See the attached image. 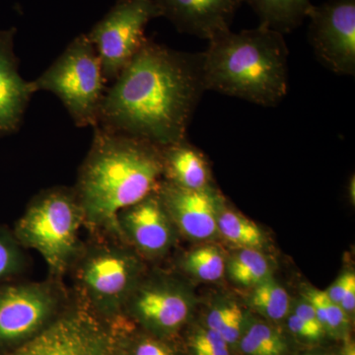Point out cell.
<instances>
[{
	"instance_id": "obj_11",
	"label": "cell",
	"mask_w": 355,
	"mask_h": 355,
	"mask_svg": "<svg viewBox=\"0 0 355 355\" xmlns=\"http://www.w3.org/2000/svg\"><path fill=\"white\" fill-rule=\"evenodd\" d=\"M193 305V296L179 282L158 279L140 280L125 310L151 330L171 333L188 320Z\"/></svg>"
},
{
	"instance_id": "obj_30",
	"label": "cell",
	"mask_w": 355,
	"mask_h": 355,
	"mask_svg": "<svg viewBox=\"0 0 355 355\" xmlns=\"http://www.w3.org/2000/svg\"><path fill=\"white\" fill-rule=\"evenodd\" d=\"M288 327L292 333L300 336V338H306V340H315L323 336L313 330L310 326H308L304 321H302L295 314L291 315V317L289 318Z\"/></svg>"
},
{
	"instance_id": "obj_27",
	"label": "cell",
	"mask_w": 355,
	"mask_h": 355,
	"mask_svg": "<svg viewBox=\"0 0 355 355\" xmlns=\"http://www.w3.org/2000/svg\"><path fill=\"white\" fill-rule=\"evenodd\" d=\"M243 322H244V316H243L241 308L238 307L228 320L227 323L224 324L223 328L218 331L219 335L228 345L237 342L241 334Z\"/></svg>"
},
{
	"instance_id": "obj_20",
	"label": "cell",
	"mask_w": 355,
	"mask_h": 355,
	"mask_svg": "<svg viewBox=\"0 0 355 355\" xmlns=\"http://www.w3.org/2000/svg\"><path fill=\"white\" fill-rule=\"evenodd\" d=\"M289 296L286 289L270 277L254 287L251 304L261 315L275 321L284 319L289 310Z\"/></svg>"
},
{
	"instance_id": "obj_21",
	"label": "cell",
	"mask_w": 355,
	"mask_h": 355,
	"mask_svg": "<svg viewBox=\"0 0 355 355\" xmlns=\"http://www.w3.org/2000/svg\"><path fill=\"white\" fill-rule=\"evenodd\" d=\"M184 270L205 282L220 279L225 270V260L220 250L205 246L193 250L183 260Z\"/></svg>"
},
{
	"instance_id": "obj_28",
	"label": "cell",
	"mask_w": 355,
	"mask_h": 355,
	"mask_svg": "<svg viewBox=\"0 0 355 355\" xmlns=\"http://www.w3.org/2000/svg\"><path fill=\"white\" fill-rule=\"evenodd\" d=\"M130 355H173L167 345L154 338H144L135 343Z\"/></svg>"
},
{
	"instance_id": "obj_29",
	"label": "cell",
	"mask_w": 355,
	"mask_h": 355,
	"mask_svg": "<svg viewBox=\"0 0 355 355\" xmlns=\"http://www.w3.org/2000/svg\"><path fill=\"white\" fill-rule=\"evenodd\" d=\"M294 314L298 318H300L302 321H304L308 326H310L313 330L318 331V333L323 335L324 329L322 324L320 323L319 319H318L316 312H315L314 308L311 305V303L308 302L307 300L301 301L300 303L295 308V312Z\"/></svg>"
},
{
	"instance_id": "obj_14",
	"label": "cell",
	"mask_w": 355,
	"mask_h": 355,
	"mask_svg": "<svg viewBox=\"0 0 355 355\" xmlns=\"http://www.w3.org/2000/svg\"><path fill=\"white\" fill-rule=\"evenodd\" d=\"M160 17L178 31L202 40L230 31L235 14L244 0H155Z\"/></svg>"
},
{
	"instance_id": "obj_26",
	"label": "cell",
	"mask_w": 355,
	"mask_h": 355,
	"mask_svg": "<svg viewBox=\"0 0 355 355\" xmlns=\"http://www.w3.org/2000/svg\"><path fill=\"white\" fill-rule=\"evenodd\" d=\"M238 307L239 306L236 303L229 302L214 308L207 316V328L218 333L223 328L224 324L227 323L228 320L230 319Z\"/></svg>"
},
{
	"instance_id": "obj_15",
	"label": "cell",
	"mask_w": 355,
	"mask_h": 355,
	"mask_svg": "<svg viewBox=\"0 0 355 355\" xmlns=\"http://www.w3.org/2000/svg\"><path fill=\"white\" fill-rule=\"evenodd\" d=\"M15 28L0 30V137L19 130L32 96L37 93L32 81L19 73L14 53Z\"/></svg>"
},
{
	"instance_id": "obj_18",
	"label": "cell",
	"mask_w": 355,
	"mask_h": 355,
	"mask_svg": "<svg viewBox=\"0 0 355 355\" xmlns=\"http://www.w3.org/2000/svg\"><path fill=\"white\" fill-rule=\"evenodd\" d=\"M218 233L241 249L259 250L265 243V236L259 226L242 214L227 209L225 202L218 216Z\"/></svg>"
},
{
	"instance_id": "obj_24",
	"label": "cell",
	"mask_w": 355,
	"mask_h": 355,
	"mask_svg": "<svg viewBox=\"0 0 355 355\" xmlns=\"http://www.w3.org/2000/svg\"><path fill=\"white\" fill-rule=\"evenodd\" d=\"M191 345L195 355H229L227 343L217 331L209 328L198 331Z\"/></svg>"
},
{
	"instance_id": "obj_22",
	"label": "cell",
	"mask_w": 355,
	"mask_h": 355,
	"mask_svg": "<svg viewBox=\"0 0 355 355\" xmlns=\"http://www.w3.org/2000/svg\"><path fill=\"white\" fill-rule=\"evenodd\" d=\"M241 349L248 355H282L286 345L277 331L263 323H254L243 336Z\"/></svg>"
},
{
	"instance_id": "obj_8",
	"label": "cell",
	"mask_w": 355,
	"mask_h": 355,
	"mask_svg": "<svg viewBox=\"0 0 355 355\" xmlns=\"http://www.w3.org/2000/svg\"><path fill=\"white\" fill-rule=\"evenodd\" d=\"M8 355H119L118 338L89 308H76Z\"/></svg>"
},
{
	"instance_id": "obj_5",
	"label": "cell",
	"mask_w": 355,
	"mask_h": 355,
	"mask_svg": "<svg viewBox=\"0 0 355 355\" xmlns=\"http://www.w3.org/2000/svg\"><path fill=\"white\" fill-rule=\"evenodd\" d=\"M35 91L57 96L76 127H97L107 91L101 60L86 34L67 44L53 64L32 81Z\"/></svg>"
},
{
	"instance_id": "obj_31",
	"label": "cell",
	"mask_w": 355,
	"mask_h": 355,
	"mask_svg": "<svg viewBox=\"0 0 355 355\" xmlns=\"http://www.w3.org/2000/svg\"><path fill=\"white\" fill-rule=\"evenodd\" d=\"M354 275V272L343 273V275H340V277L329 287L328 291H324L326 292L327 296H328L333 302H335L336 304L340 305L343 292H345L347 284H349L350 279H352Z\"/></svg>"
},
{
	"instance_id": "obj_19",
	"label": "cell",
	"mask_w": 355,
	"mask_h": 355,
	"mask_svg": "<svg viewBox=\"0 0 355 355\" xmlns=\"http://www.w3.org/2000/svg\"><path fill=\"white\" fill-rule=\"evenodd\" d=\"M228 272L236 284L254 287L270 279L266 257L256 249H240L229 261Z\"/></svg>"
},
{
	"instance_id": "obj_9",
	"label": "cell",
	"mask_w": 355,
	"mask_h": 355,
	"mask_svg": "<svg viewBox=\"0 0 355 355\" xmlns=\"http://www.w3.org/2000/svg\"><path fill=\"white\" fill-rule=\"evenodd\" d=\"M308 38L320 64L338 76L355 74V0L310 7Z\"/></svg>"
},
{
	"instance_id": "obj_6",
	"label": "cell",
	"mask_w": 355,
	"mask_h": 355,
	"mask_svg": "<svg viewBox=\"0 0 355 355\" xmlns=\"http://www.w3.org/2000/svg\"><path fill=\"white\" fill-rule=\"evenodd\" d=\"M142 266L137 254L125 248L103 244L84 254L77 280L89 309L114 319L125 310L128 297L141 280Z\"/></svg>"
},
{
	"instance_id": "obj_23",
	"label": "cell",
	"mask_w": 355,
	"mask_h": 355,
	"mask_svg": "<svg viewBox=\"0 0 355 355\" xmlns=\"http://www.w3.org/2000/svg\"><path fill=\"white\" fill-rule=\"evenodd\" d=\"M24 261L17 239L0 231V280L19 272Z\"/></svg>"
},
{
	"instance_id": "obj_25",
	"label": "cell",
	"mask_w": 355,
	"mask_h": 355,
	"mask_svg": "<svg viewBox=\"0 0 355 355\" xmlns=\"http://www.w3.org/2000/svg\"><path fill=\"white\" fill-rule=\"evenodd\" d=\"M324 314H326V329L331 331L343 330L347 324V314L340 305L336 304L327 296L324 291Z\"/></svg>"
},
{
	"instance_id": "obj_17",
	"label": "cell",
	"mask_w": 355,
	"mask_h": 355,
	"mask_svg": "<svg viewBox=\"0 0 355 355\" xmlns=\"http://www.w3.org/2000/svg\"><path fill=\"white\" fill-rule=\"evenodd\" d=\"M260 18L261 25L284 35L307 18L311 0H244Z\"/></svg>"
},
{
	"instance_id": "obj_16",
	"label": "cell",
	"mask_w": 355,
	"mask_h": 355,
	"mask_svg": "<svg viewBox=\"0 0 355 355\" xmlns=\"http://www.w3.org/2000/svg\"><path fill=\"white\" fill-rule=\"evenodd\" d=\"M161 153L163 175L168 183L187 190H200L212 186L207 158L188 139L162 147Z\"/></svg>"
},
{
	"instance_id": "obj_33",
	"label": "cell",
	"mask_w": 355,
	"mask_h": 355,
	"mask_svg": "<svg viewBox=\"0 0 355 355\" xmlns=\"http://www.w3.org/2000/svg\"><path fill=\"white\" fill-rule=\"evenodd\" d=\"M342 355H355L354 343L352 340H347L343 347Z\"/></svg>"
},
{
	"instance_id": "obj_1",
	"label": "cell",
	"mask_w": 355,
	"mask_h": 355,
	"mask_svg": "<svg viewBox=\"0 0 355 355\" xmlns=\"http://www.w3.org/2000/svg\"><path fill=\"white\" fill-rule=\"evenodd\" d=\"M205 91L202 53L147 39L107 88L97 127L160 148L171 146L187 139Z\"/></svg>"
},
{
	"instance_id": "obj_32",
	"label": "cell",
	"mask_w": 355,
	"mask_h": 355,
	"mask_svg": "<svg viewBox=\"0 0 355 355\" xmlns=\"http://www.w3.org/2000/svg\"><path fill=\"white\" fill-rule=\"evenodd\" d=\"M342 309L347 315L352 314L355 310V275L350 279L347 288L343 292L342 300L340 303Z\"/></svg>"
},
{
	"instance_id": "obj_10",
	"label": "cell",
	"mask_w": 355,
	"mask_h": 355,
	"mask_svg": "<svg viewBox=\"0 0 355 355\" xmlns=\"http://www.w3.org/2000/svg\"><path fill=\"white\" fill-rule=\"evenodd\" d=\"M60 299L48 284L0 287V345L24 343L55 319Z\"/></svg>"
},
{
	"instance_id": "obj_2",
	"label": "cell",
	"mask_w": 355,
	"mask_h": 355,
	"mask_svg": "<svg viewBox=\"0 0 355 355\" xmlns=\"http://www.w3.org/2000/svg\"><path fill=\"white\" fill-rule=\"evenodd\" d=\"M163 176L160 147L94 128L76 191L84 224L120 235L119 214L157 190Z\"/></svg>"
},
{
	"instance_id": "obj_7",
	"label": "cell",
	"mask_w": 355,
	"mask_h": 355,
	"mask_svg": "<svg viewBox=\"0 0 355 355\" xmlns=\"http://www.w3.org/2000/svg\"><path fill=\"white\" fill-rule=\"evenodd\" d=\"M160 17L155 0H116L106 15L86 33L101 60L103 76L113 83L146 43V30Z\"/></svg>"
},
{
	"instance_id": "obj_13",
	"label": "cell",
	"mask_w": 355,
	"mask_h": 355,
	"mask_svg": "<svg viewBox=\"0 0 355 355\" xmlns=\"http://www.w3.org/2000/svg\"><path fill=\"white\" fill-rule=\"evenodd\" d=\"M157 190L121 210L118 216L120 235L127 238L140 253L148 257L163 256L171 249L176 239V226Z\"/></svg>"
},
{
	"instance_id": "obj_12",
	"label": "cell",
	"mask_w": 355,
	"mask_h": 355,
	"mask_svg": "<svg viewBox=\"0 0 355 355\" xmlns=\"http://www.w3.org/2000/svg\"><path fill=\"white\" fill-rule=\"evenodd\" d=\"M159 197L183 234L193 240H209L218 233V216L223 197L214 186L200 190H187L162 181Z\"/></svg>"
},
{
	"instance_id": "obj_4",
	"label": "cell",
	"mask_w": 355,
	"mask_h": 355,
	"mask_svg": "<svg viewBox=\"0 0 355 355\" xmlns=\"http://www.w3.org/2000/svg\"><path fill=\"white\" fill-rule=\"evenodd\" d=\"M84 214L76 189L57 187L33 198L16 226L19 244L37 252L51 272L62 275L79 252Z\"/></svg>"
},
{
	"instance_id": "obj_3",
	"label": "cell",
	"mask_w": 355,
	"mask_h": 355,
	"mask_svg": "<svg viewBox=\"0 0 355 355\" xmlns=\"http://www.w3.org/2000/svg\"><path fill=\"white\" fill-rule=\"evenodd\" d=\"M202 53L205 89L263 107H275L288 93L284 35L261 25L223 33Z\"/></svg>"
}]
</instances>
